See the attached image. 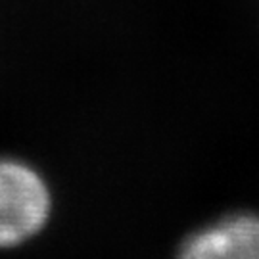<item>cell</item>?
<instances>
[{"instance_id": "6da1fadb", "label": "cell", "mask_w": 259, "mask_h": 259, "mask_svg": "<svg viewBox=\"0 0 259 259\" xmlns=\"http://www.w3.org/2000/svg\"><path fill=\"white\" fill-rule=\"evenodd\" d=\"M48 215L50 192L42 177L18 159H0V248L33 238Z\"/></svg>"}, {"instance_id": "7a4b0ae2", "label": "cell", "mask_w": 259, "mask_h": 259, "mask_svg": "<svg viewBox=\"0 0 259 259\" xmlns=\"http://www.w3.org/2000/svg\"><path fill=\"white\" fill-rule=\"evenodd\" d=\"M179 259H244L221 223L205 227L185 242Z\"/></svg>"}, {"instance_id": "3957f363", "label": "cell", "mask_w": 259, "mask_h": 259, "mask_svg": "<svg viewBox=\"0 0 259 259\" xmlns=\"http://www.w3.org/2000/svg\"><path fill=\"white\" fill-rule=\"evenodd\" d=\"M234 248L244 259H259V215L240 213L221 221Z\"/></svg>"}]
</instances>
